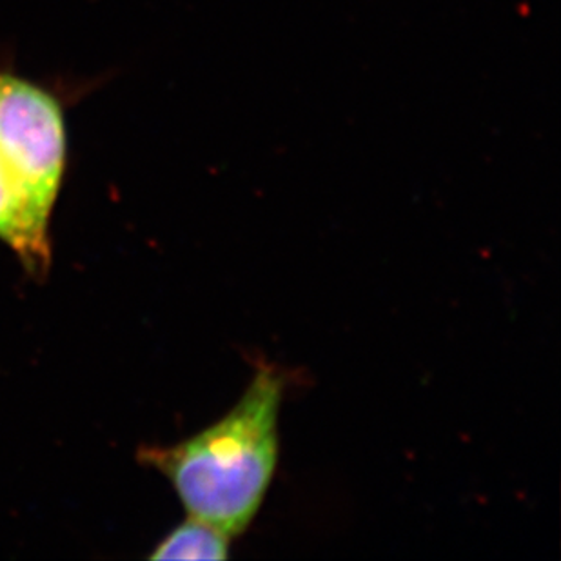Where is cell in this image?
I'll list each match as a JSON object with an SVG mask.
<instances>
[{
  "label": "cell",
  "instance_id": "cell-1",
  "mask_svg": "<svg viewBox=\"0 0 561 561\" xmlns=\"http://www.w3.org/2000/svg\"><path fill=\"white\" fill-rule=\"evenodd\" d=\"M284 376L260 366L244 397L220 422L175 447H146L144 463L159 469L190 518L229 538L250 527L278 461V413Z\"/></svg>",
  "mask_w": 561,
  "mask_h": 561
},
{
  "label": "cell",
  "instance_id": "cell-2",
  "mask_svg": "<svg viewBox=\"0 0 561 561\" xmlns=\"http://www.w3.org/2000/svg\"><path fill=\"white\" fill-rule=\"evenodd\" d=\"M0 159L44 217H51L66 170L62 107L48 91L0 73Z\"/></svg>",
  "mask_w": 561,
  "mask_h": 561
},
{
  "label": "cell",
  "instance_id": "cell-3",
  "mask_svg": "<svg viewBox=\"0 0 561 561\" xmlns=\"http://www.w3.org/2000/svg\"><path fill=\"white\" fill-rule=\"evenodd\" d=\"M49 218L38 211L35 202L11 175L0 159V240L15 251L33 275H44L51 262Z\"/></svg>",
  "mask_w": 561,
  "mask_h": 561
},
{
  "label": "cell",
  "instance_id": "cell-4",
  "mask_svg": "<svg viewBox=\"0 0 561 561\" xmlns=\"http://www.w3.org/2000/svg\"><path fill=\"white\" fill-rule=\"evenodd\" d=\"M229 536L213 525L190 518L171 530L149 558L151 560H226L229 557Z\"/></svg>",
  "mask_w": 561,
  "mask_h": 561
}]
</instances>
